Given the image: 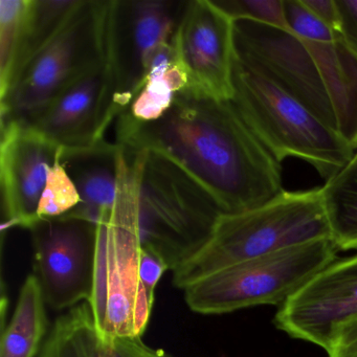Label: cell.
Listing matches in <instances>:
<instances>
[{"label":"cell","mask_w":357,"mask_h":357,"mask_svg":"<svg viewBox=\"0 0 357 357\" xmlns=\"http://www.w3.org/2000/svg\"><path fill=\"white\" fill-rule=\"evenodd\" d=\"M116 144L158 152L193 177L223 214L263 206L284 191L282 164L255 137L231 100L220 101L185 89L154 122L122 112Z\"/></svg>","instance_id":"cell-1"},{"label":"cell","mask_w":357,"mask_h":357,"mask_svg":"<svg viewBox=\"0 0 357 357\" xmlns=\"http://www.w3.org/2000/svg\"><path fill=\"white\" fill-rule=\"evenodd\" d=\"M120 166L142 245L173 271L208 241L222 211L193 177L158 152L120 145Z\"/></svg>","instance_id":"cell-2"},{"label":"cell","mask_w":357,"mask_h":357,"mask_svg":"<svg viewBox=\"0 0 357 357\" xmlns=\"http://www.w3.org/2000/svg\"><path fill=\"white\" fill-rule=\"evenodd\" d=\"M331 238L321 188L285 191L237 214H222L208 241L173 269L179 289L221 269L308 242Z\"/></svg>","instance_id":"cell-3"},{"label":"cell","mask_w":357,"mask_h":357,"mask_svg":"<svg viewBox=\"0 0 357 357\" xmlns=\"http://www.w3.org/2000/svg\"><path fill=\"white\" fill-rule=\"evenodd\" d=\"M231 103L255 137L280 162H308L325 181L354 154L352 146L273 81L234 60Z\"/></svg>","instance_id":"cell-4"},{"label":"cell","mask_w":357,"mask_h":357,"mask_svg":"<svg viewBox=\"0 0 357 357\" xmlns=\"http://www.w3.org/2000/svg\"><path fill=\"white\" fill-rule=\"evenodd\" d=\"M108 1L82 0L59 34L24 68L5 99L1 123H26L106 64Z\"/></svg>","instance_id":"cell-5"},{"label":"cell","mask_w":357,"mask_h":357,"mask_svg":"<svg viewBox=\"0 0 357 357\" xmlns=\"http://www.w3.org/2000/svg\"><path fill=\"white\" fill-rule=\"evenodd\" d=\"M331 238L231 265L183 290L188 307L200 314H223L259 305L283 304L336 260Z\"/></svg>","instance_id":"cell-6"},{"label":"cell","mask_w":357,"mask_h":357,"mask_svg":"<svg viewBox=\"0 0 357 357\" xmlns=\"http://www.w3.org/2000/svg\"><path fill=\"white\" fill-rule=\"evenodd\" d=\"M142 241L119 162V196L97 222L95 278L89 304L98 328L109 337H135L141 294Z\"/></svg>","instance_id":"cell-7"},{"label":"cell","mask_w":357,"mask_h":357,"mask_svg":"<svg viewBox=\"0 0 357 357\" xmlns=\"http://www.w3.org/2000/svg\"><path fill=\"white\" fill-rule=\"evenodd\" d=\"M185 6L162 0L108 1L106 66L116 118L143 89L156 53L172 43Z\"/></svg>","instance_id":"cell-8"},{"label":"cell","mask_w":357,"mask_h":357,"mask_svg":"<svg viewBox=\"0 0 357 357\" xmlns=\"http://www.w3.org/2000/svg\"><path fill=\"white\" fill-rule=\"evenodd\" d=\"M29 231L34 275L47 306L68 310L89 302L95 278L97 223L68 213L39 219Z\"/></svg>","instance_id":"cell-9"},{"label":"cell","mask_w":357,"mask_h":357,"mask_svg":"<svg viewBox=\"0 0 357 357\" xmlns=\"http://www.w3.org/2000/svg\"><path fill=\"white\" fill-rule=\"evenodd\" d=\"M234 26L235 20L215 0L185 1L172 43L188 89L220 101L233 99Z\"/></svg>","instance_id":"cell-10"},{"label":"cell","mask_w":357,"mask_h":357,"mask_svg":"<svg viewBox=\"0 0 357 357\" xmlns=\"http://www.w3.org/2000/svg\"><path fill=\"white\" fill-rule=\"evenodd\" d=\"M357 317V255L334 261L280 307L273 323L291 337L329 350Z\"/></svg>","instance_id":"cell-11"},{"label":"cell","mask_w":357,"mask_h":357,"mask_svg":"<svg viewBox=\"0 0 357 357\" xmlns=\"http://www.w3.org/2000/svg\"><path fill=\"white\" fill-rule=\"evenodd\" d=\"M61 154V147L30 125L17 121L1 123L3 231L11 227L30 229L39 220V202L47 171Z\"/></svg>","instance_id":"cell-12"},{"label":"cell","mask_w":357,"mask_h":357,"mask_svg":"<svg viewBox=\"0 0 357 357\" xmlns=\"http://www.w3.org/2000/svg\"><path fill=\"white\" fill-rule=\"evenodd\" d=\"M112 75L105 66L56 98L30 125L63 150L86 149L105 141L116 122Z\"/></svg>","instance_id":"cell-13"},{"label":"cell","mask_w":357,"mask_h":357,"mask_svg":"<svg viewBox=\"0 0 357 357\" xmlns=\"http://www.w3.org/2000/svg\"><path fill=\"white\" fill-rule=\"evenodd\" d=\"M37 357H172L141 336L109 337L98 328L89 302L60 315Z\"/></svg>","instance_id":"cell-14"},{"label":"cell","mask_w":357,"mask_h":357,"mask_svg":"<svg viewBox=\"0 0 357 357\" xmlns=\"http://www.w3.org/2000/svg\"><path fill=\"white\" fill-rule=\"evenodd\" d=\"M118 144L104 141L86 149H62V165L74 181L81 202L70 214L98 222L119 196Z\"/></svg>","instance_id":"cell-15"},{"label":"cell","mask_w":357,"mask_h":357,"mask_svg":"<svg viewBox=\"0 0 357 357\" xmlns=\"http://www.w3.org/2000/svg\"><path fill=\"white\" fill-rule=\"evenodd\" d=\"M47 302L34 273L26 277L15 310L3 329L0 357H37L49 334Z\"/></svg>","instance_id":"cell-16"},{"label":"cell","mask_w":357,"mask_h":357,"mask_svg":"<svg viewBox=\"0 0 357 357\" xmlns=\"http://www.w3.org/2000/svg\"><path fill=\"white\" fill-rule=\"evenodd\" d=\"M188 77L172 43L156 53L143 89L125 114L137 122H154L172 106L177 93L188 87Z\"/></svg>","instance_id":"cell-17"},{"label":"cell","mask_w":357,"mask_h":357,"mask_svg":"<svg viewBox=\"0 0 357 357\" xmlns=\"http://www.w3.org/2000/svg\"><path fill=\"white\" fill-rule=\"evenodd\" d=\"M81 3L82 0H28L10 89L24 68L59 34Z\"/></svg>","instance_id":"cell-18"},{"label":"cell","mask_w":357,"mask_h":357,"mask_svg":"<svg viewBox=\"0 0 357 357\" xmlns=\"http://www.w3.org/2000/svg\"><path fill=\"white\" fill-rule=\"evenodd\" d=\"M321 188L324 204L338 250H357V149Z\"/></svg>","instance_id":"cell-19"},{"label":"cell","mask_w":357,"mask_h":357,"mask_svg":"<svg viewBox=\"0 0 357 357\" xmlns=\"http://www.w3.org/2000/svg\"><path fill=\"white\" fill-rule=\"evenodd\" d=\"M28 0H0V100L9 93Z\"/></svg>","instance_id":"cell-20"},{"label":"cell","mask_w":357,"mask_h":357,"mask_svg":"<svg viewBox=\"0 0 357 357\" xmlns=\"http://www.w3.org/2000/svg\"><path fill=\"white\" fill-rule=\"evenodd\" d=\"M59 158L47 171V183L38 206V218H56L80 204L78 189Z\"/></svg>","instance_id":"cell-21"},{"label":"cell","mask_w":357,"mask_h":357,"mask_svg":"<svg viewBox=\"0 0 357 357\" xmlns=\"http://www.w3.org/2000/svg\"><path fill=\"white\" fill-rule=\"evenodd\" d=\"M234 20H248L294 33L286 17L284 0H215Z\"/></svg>","instance_id":"cell-22"},{"label":"cell","mask_w":357,"mask_h":357,"mask_svg":"<svg viewBox=\"0 0 357 357\" xmlns=\"http://www.w3.org/2000/svg\"><path fill=\"white\" fill-rule=\"evenodd\" d=\"M336 3L340 17L338 36L357 60V0H336Z\"/></svg>","instance_id":"cell-23"},{"label":"cell","mask_w":357,"mask_h":357,"mask_svg":"<svg viewBox=\"0 0 357 357\" xmlns=\"http://www.w3.org/2000/svg\"><path fill=\"white\" fill-rule=\"evenodd\" d=\"M169 266L160 256L147 248H142L139 261V281L150 296L154 298L156 285Z\"/></svg>","instance_id":"cell-24"},{"label":"cell","mask_w":357,"mask_h":357,"mask_svg":"<svg viewBox=\"0 0 357 357\" xmlns=\"http://www.w3.org/2000/svg\"><path fill=\"white\" fill-rule=\"evenodd\" d=\"M327 353L329 357H357V317L336 332Z\"/></svg>","instance_id":"cell-25"},{"label":"cell","mask_w":357,"mask_h":357,"mask_svg":"<svg viewBox=\"0 0 357 357\" xmlns=\"http://www.w3.org/2000/svg\"><path fill=\"white\" fill-rule=\"evenodd\" d=\"M301 3L332 32H340V17L336 0H301Z\"/></svg>","instance_id":"cell-26"}]
</instances>
